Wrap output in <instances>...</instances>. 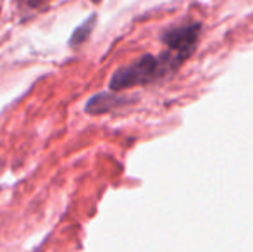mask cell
<instances>
[{
  "label": "cell",
  "mask_w": 253,
  "mask_h": 252,
  "mask_svg": "<svg viewBox=\"0 0 253 252\" xmlns=\"http://www.w3.org/2000/svg\"><path fill=\"white\" fill-rule=\"evenodd\" d=\"M181 64L183 61L169 50L162 52L160 55L145 54L138 57L136 61L119 67L110 76L109 88L110 92L117 94V92L129 90V88L155 83V81H160L169 74H172Z\"/></svg>",
  "instance_id": "cell-1"
},
{
  "label": "cell",
  "mask_w": 253,
  "mask_h": 252,
  "mask_svg": "<svg viewBox=\"0 0 253 252\" xmlns=\"http://www.w3.org/2000/svg\"><path fill=\"white\" fill-rule=\"evenodd\" d=\"M200 31H202V24L197 23V21L176 24V26L167 28L160 35V42L166 45V50L172 52L174 55H177L184 62L193 54L195 49H197Z\"/></svg>",
  "instance_id": "cell-2"
},
{
  "label": "cell",
  "mask_w": 253,
  "mask_h": 252,
  "mask_svg": "<svg viewBox=\"0 0 253 252\" xmlns=\"http://www.w3.org/2000/svg\"><path fill=\"white\" fill-rule=\"evenodd\" d=\"M127 102H129V99L117 95L116 92H112V94L110 92H100V94H95L88 99L86 104H84V112L90 116L107 114V112L114 111L121 105H126Z\"/></svg>",
  "instance_id": "cell-3"
},
{
  "label": "cell",
  "mask_w": 253,
  "mask_h": 252,
  "mask_svg": "<svg viewBox=\"0 0 253 252\" xmlns=\"http://www.w3.org/2000/svg\"><path fill=\"white\" fill-rule=\"evenodd\" d=\"M95 19H97V16L95 14H91L90 17H88L84 23H81L80 26L74 30V33L71 35V40H69V45L71 47H78V45L84 44V42L90 38L91 31H93V24H95Z\"/></svg>",
  "instance_id": "cell-4"
},
{
  "label": "cell",
  "mask_w": 253,
  "mask_h": 252,
  "mask_svg": "<svg viewBox=\"0 0 253 252\" xmlns=\"http://www.w3.org/2000/svg\"><path fill=\"white\" fill-rule=\"evenodd\" d=\"M45 5H47V0H17V7H19L21 14L40 12Z\"/></svg>",
  "instance_id": "cell-5"
}]
</instances>
